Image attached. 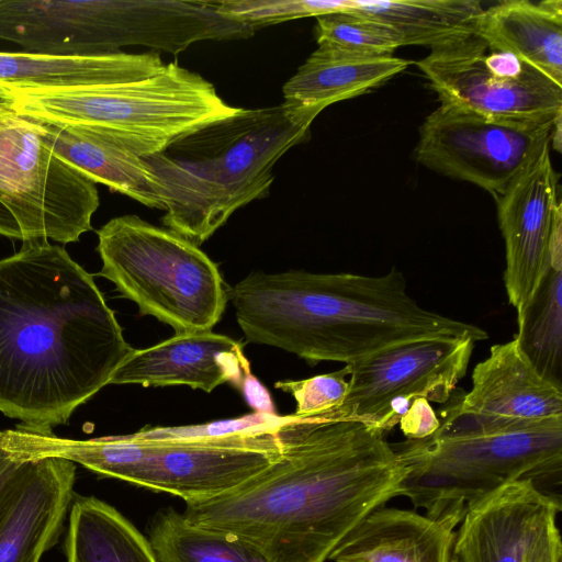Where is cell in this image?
<instances>
[{
  "mask_svg": "<svg viewBox=\"0 0 562 562\" xmlns=\"http://www.w3.org/2000/svg\"><path fill=\"white\" fill-rule=\"evenodd\" d=\"M281 456L221 495L187 503L191 524L232 533L269 562H325L370 513L400 496L407 468L384 434L330 412L282 417Z\"/></svg>",
  "mask_w": 562,
  "mask_h": 562,
  "instance_id": "cell-1",
  "label": "cell"
},
{
  "mask_svg": "<svg viewBox=\"0 0 562 562\" xmlns=\"http://www.w3.org/2000/svg\"><path fill=\"white\" fill-rule=\"evenodd\" d=\"M133 348L93 277L59 245L0 259V412L36 430L67 424Z\"/></svg>",
  "mask_w": 562,
  "mask_h": 562,
  "instance_id": "cell-2",
  "label": "cell"
},
{
  "mask_svg": "<svg viewBox=\"0 0 562 562\" xmlns=\"http://www.w3.org/2000/svg\"><path fill=\"white\" fill-rule=\"evenodd\" d=\"M229 299L248 341L283 349L311 366H350L423 339L488 337L479 326L422 307L395 268L382 276L256 271Z\"/></svg>",
  "mask_w": 562,
  "mask_h": 562,
  "instance_id": "cell-3",
  "label": "cell"
},
{
  "mask_svg": "<svg viewBox=\"0 0 562 562\" xmlns=\"http://www.w3.org/2000/svg\"><path fill=\"white\" fill-rule=\"evenodd\" d=\"M282 104L241 109L143 157L158 184L166 228L195 245L241 206L269 194L276 162L310 136Z\"/></svg>",
  "mask_w": 562,
  "mask_h": 562,
  "instance_id": "cell-4",
  "label": "cell"
},
{
  "mask_svg": "<svg viewBox=\"0 0 562 562\" xmlns=\"http://www.w3.org/2000/svg\"><path fill=\"white\" fill-rule=\"evenodd\" d=\"M282 417L216 436L168 439L121 435L76 440L19 424L1 430L0 447L20 460L65 459L190 503L231 491L273 463L281 456L277 427Z\"/></svg>",
  "mask_w": 562,
  "mask_h": 562,
  "instance_id": "cell-5",
  "label": "cell"
},
{
  "mask_svg": "<svg viewBox=\"0 0 562 562\" xmlns=\"http://www.w3.org/2000/svg\"><path fill=\"white\" fill-rule=\"evenodd\" d=\"M0 99L22 117L76 126L147 157L179 137L236 113L215 87L176 63L134 81L67 88L0 85Z\"/></svg>",
  "mask_w": 562,
  "mask_h": 562,
  "instance_id": "cell-6",
  "label": "cell"
},
{
  "mask_svg": "<svg viewBox=\"0 0 562 562\" xmlns=\"http://www.w3.org/2000/svg\"><path fill=\"white\" fill-rule=\"evenodd\" d=\"M392 447L407 468L400 496L427 516L460 522L469 505L508 482L560 473L562 418L496 432L435 434Z\"/></svg>",
  "mask_w": 562,
  "mask_h": 562,
  "instance_id": "cell-7",
  "label": "cell"
},
{
  "mask_svg": "<svg viewBox=\"0 0 562 562\" xmlns=\"http://www.w3.org/2000/svg\"><path fill=\"white\" fill-rule=\"evenodd\" d=\"M97 235L99 274L142 315L176 334L211 330L218 323L229 293L217 265L198 245L137 215L114 217Z\"/></svg>",
  "mask_w": 562,
  "mask_h": 562,
  "instance_id": "cell-8",
  "label": "cell"
},
{
  "mask_svg": "<svg viewBox=\"0 0 562 562\" xmlns=\"http://www.w3.org/2000/svg\"><path fill=\"white\" fill-rule=\"evenodd\" d=\"M95 183L57 154L43 125L11 112L0 123V235L76 243L91 231Z\"/></svg>",
  "mask_w": 562,
  "mask_h": 562,
  "instance_id": "cell-9",
  "label": "cell"
},
{
  "mask_svg": "<svg viewBox=\"0 0 562 562\" xmlns=\"http://www.w3.org/2000/svg\"><path fill=\"white\" fill-rule=\"evenodd\" d=\"M443 105L494 117L550 120L562 113V86L476 31L416 61Z\"/></svg>",
  "mask_w": 562,
  "mask_h": 562,
  "instance_id": "cell-10",
  "label": "cell"
},
{
  "mask_svg": "<svg viewBox=\"0 0 562 562\" xmlns=\"http://www.w3.org/2000/svg\"><path fill=\"white\" fill-rule=\"evenodd\" d=\"M558 115L550 120L494 117L441 104L419 127L416 159L498 196L550 145Z\"/></svg>",
  "mask_w": 562,
  "mask_h": 562,
  "instance_id": "cell-11",
  "label": "cell"
},
{
  "mask_svg": "<svg viewBox=\"0 0 562 562\" xmlns=\"http://www.w3.org/2000/svg\"><path fill=\"white\" fill-rule=\"evenodd\" d=\"M475 342L471 337L416 340L350 364L348 394L329 412L337 419L359 422L385 434L414 400L441 404L451 400Z\"/></svg>",
  "mask_w": 562,
  "mask_h": 562,
  "instance_id": "cell-12",
  "label": "cell"
},
{
  "mask_svg": "<svg viewBox=\"0 0 562 562\" xmlns=\"http://www.w3.org/2000/svg\"><path fill=\"white\" fill-rule=\"evenodd\" d=\"M471 379L468 393L452 395L436 434L496 432L562 418V389L536 370L515 337L493 345Z\"/></svg>",
  "mask_w": 562,
  "mask_h": 562,
  "instance_id": "cell-13",
  "label": "cell"
},
{
  "mask_svg": "<svg viewBox=\"0 0 562 562\" xmlns=\"http://www.w3.org/2000/svg\"><path fill=\"white\" fill-rule=\"evenodd\" d=\"M559 173L549 145L497 201L505 241L504 284L517 315L525 308L550 268L549 239L559 203Z\"/></svg>",
  "mask_w": 562,
  "mask_h": 562,
  "instance_id": "cell-14",
  "label": "cell"
},
{
  "mask_svg": "<svg viewBox=\"0 0 562 562\" xmlns=\"http://www.w3.org/2000/svg\"><path fill=\"white\" fill-rule=\"evenodd\" d=\"M560 503L530 479L508 482L469 505L456 530L452 562H525Z\"/></svg>",
  "mask_w": 562,
  "mask_h": 562,
  "instance_id": "cell-15",
  "label": "cell"
},
{
  "mask_svg": "<svg viewBox=\"0 0 562 562\" xmlns=\"http://www.w3.org/2000/svg\"><path fill=\"white\" fill-rule=\"evenodd\" d=\"M75 463L24 460L0 506V562H40L58 541L74 499Z\"/></svg>",
  "mask_w": 562,
  "mask_h": 562,
  "instance_id": "cell-16",
  "label": "cell"
},
{
  "mask_svg": "<svg viewBox=\"0 0 562 562\" xmlns=\"http://www.w3.org/2000/svg\"><path fill=\"white\" fill-rule=\"evenodd\" d=\"M251 373L244 344L212 330L176 334L145 349H133L110 384L187 385L212 392L224 383L240 387Z\"/></svg>",
  "mask_w": 562,
  "mask_h": 562,
  "instance_id": "cell-17",
  "label": "cell"
},
{
  "mask_svg": "<svg viewBox=\"0 0 562 562\" xmlns=\"http://www.w3.org/2000/svg\"><path fill=\"white\" fill-rule=\"evenodd\" d=\"M453 518L380 507L357 525L331 552L334 562H452Z\"/></svg>",
  "mask_w": 562,
  "mask_h": 562,
  "instance_id": "cell-18",
  "label": "cell"
},
{
  "mask_svg": "<svg viewBox=\"0 0 562 562\" xmlns=\"http://www.w3.org/2000/svg\"><path fill=\"white\" fill-rule=\"evenodd\" d=\"M409 64L395 56L352 58L317 47L284 83L282 105L295 123L311 127L328 105L381 86Z\"/></svg>",
  "mask_w": 562,
  "mask_h": 562,
  "instance_id": "cell-19",
  "label": "cell"
},
{
  "mask_svg": "<svg viewBox=\"0 0 562 562\" xmlns=\"http://www.w3.org/2000/svg\"><path fill=\"white\" fill-rule=\"evenodd\" d=\"M164 67L155 53L49 56L0 52V85L24 88L113 85L151 77Z\"/></svg>",
  "mask_w": 562,
  "mask_h": 562,
  "instance_id": "cell-20",
  "label": "cell"
},
{
  "mask_svg": "<svg viewBox=\"0 0 562 562\" xmlns=\"http://www.w3.org/2000/svg\"><path fill=\"white\" fill-rule=\"evenodd\" d=\"M475 31L562 86V1L507 0L484 9Z\"/></svg>",
  "mask_w": 562,
  "mask_h": 562,
  "instance_id": "cell-21",
  "label": "cell"
},
{
  "mask_svg": "<svg viewBox=\"0 0 562 562\" xmlns=\"http://www.w3.org/2000/svg\"><path fill=\"white\" fill-rule=\"evenodd\" d=\"M43 127L53 149L94 183L146 206L165 209L158 184L143 157L81 127Z\"/></svg>",
  "mask_w": 562,
  "mask_h": 562,
  "instance_id": "cell-22",
  "label": "cell"
},
{
  "mask_svg": "<svg viewBox=\"0 0 562 562\" xmlns=\"http://www.w3.org/2000/svg\"><path fill=\"white\" fill-rule=\"evenodd\" d=\"M64 553L67 562H158L149 540L94 496L74 497Z\"/></svg>",
  "mask_w": 562,
  "mask_h": 562,
  "instance_id": "cell-23",
  "label": "cell"
},
{
  "mask_svg": "<svg viewBox=\"0 0 562 562\" xmlns=\"http://www.w3.org/2000/svg\"><path fill=\"white\" fill-rule=\"evenodd\" d=\"M483 10L479 0H353L348 11L389 24L405 46L431 50L474 32Z\"/></svg>",
  "mask_w": 562,
  "mask_h": 562,
  "instance_id": "cell-24",
  "label": "cell"
},
{
  "mask_svg": "<svg viewBox=\"0 0 562 562\" xmlns=\"http://www.w3.org/2000/svg\"><path fill=\"white\" fill-rule=\"evenodd\" d=\"M148 540L158 562H269L238 537L195 526L172 508L154 519Z\"/></svg>",
  "mask_w": 562,
  "mask_h": 562,
  "instance_id": "cell-25",
  "label": "cell"
},
{
  "mask_svg": "<svg viewBox=\"0 0 562 562\" xmlns=\"http://www.w3.org/2000/svg\"><path fill=\"white\" fill-rule=\"evenodd\" d=\"M515 338L536 370L562 389V267L550 266L517 315Z\"/></svg>",
  "mask_w": 562,
  "mask_h": 562,
  "instance_id": "cell-26",
  "label": "cell"
},
{
  "mask_svg": "<svg viewBox=\"0 0 562 562\" xmlns=\"http://www.w3.org/2000/svg\"><path fill=\"white\" fill-rule=\"evenodd\" d=\"M318 47L352 58L392 57L405 46L402 35L389 24L350 11L316 18Z\"/></svg>",
  "mask_w": 562,
  "mask_h": 562,
  "instance_id": "cell-27",
  "label": "cell"
},
{
  "mask_svg": "<svg viewBox=\"0 0 562 562\" xmlns=\"http://www.w3.org/2000/svg\"><path fill=\"white\" fill-rule=\"evenodd\" d=\"M218 12L252 26H268L301 18L348 11L353 0H222Z\"/></svg>",
  "mask_w": 562,
  "mask_h": 562,
  "instance_id": "cell-28",
  "label": "cell"
},
{
  "mask_svg": "<svg viewBox=\"0 0 562 562\" xmlns=\"http://www.w3.org/2000/svg\"><path fill=\"white\" fill-rule=\"evenodd\" d=\"M350 368H344L303 380H283L276 389L286 392L296 402L295 415L308 416L326 413L339 407L349 390Z\"/></svg>",
  "mask_w": 562,
  "mask_h": 562,
  "instance_id": "cell-29",
  "label": "cell"
},
{
  "mask_svg": "<svg viewBox=\"0 0 562 562\" xmlns=\"http://www.w3.org/2000/svg\"><path fill=\"white\" fill-rule=\"evenodd\" d=\"M398 424L406 439L418 440L435 435L440 427V418L428 400L416 398L402 415Z\"/></svg>",
  "mask_w": 562,
  "mask_h": 562,
  "instance_id": "cell-30",
  "label": "cell"
},
{
  "mask_svg": "<svg viewBox=\"0 0 562 562\" xmlns=\"http://www.w3.org/2000/svg\"><path fill=\"white\" fill-rule=\"evenodd\" d=\"M525 562H562V542L557 517L547 521L536 536Z\"/></svg>",
  "mask_w": 562,
  "mask_h": 562,
  "instance_id": "cell-31",
  "label": "cell"
},
{
  "mask_svg": "<svg viewBox=\"0 0 562 562\" xmlns=\"http://www.w3.org/2000/svg\"><path fill=\"white\" fill-rule=\"evenodd\" d=\"M239 390L256 413L277 414L269 391L251 373L245 376Z\"/></svg>",
  "mask_w": 562,
  "mask_h": 562,
  "instance_id": "cell-32",
  "label": "cell"
},
{
  "mask_svg": "<svg viewBox=\"0 0 562 562\" xmlns=\"http://www.w3.org/2000/svg\"><path fill=\"white\" fill-rule=\"evenodd\" d=\"M24 461L10 456L4 450L0 453V506L11 492L20 476Z\"/></svg>",
  "mask_w": 562,
  "mask_h": 562,
  "instance_id": "cell-33",
  "label": "cell"
},
{
  "mask_svg": "<svg viewBox=\"0 0 562 562\" xmlns=\"http://www.w3.org/2000/svg\"><path fill=\"white\" fill-rule=\"evenodd\" d=\"M561 116H562V114L558 115V117L555 119L554 126L552 128L551 137H550V143L552 142L553 149H555L559 153L561 151V140H562V137H561V123H562Z\"/></svg>",
  "mask_w": 562,
  "mask_h": 562,
  "instance_id": "cell-34",
  "label": "cell"
},
{
  "mask_svg": "<svg viewBox=\"0 0 562 562\" xmlns=\"http://www.w3.org/2000/svg\"><path fill=\"white\" fill-rule=\"evenodd\" d=\"M11 112H12V110L9 106V104L5 101H3L2 99H0V123Z\"/></svg>",
  "mask_w": 562,
  "mask_h": 562,
  "instance_id": "cell-35",
  "label": "cell"
},
{
  "mask_svg": "<svg viewBox=\"0 0 562 562\" xmlns=\"http://www.w3.org/2000/svg\"><path fill=\"white\" fill-rule=\"evenodd\" d=\"M2 449L0 448V453H1Z\"/></svg>",
  "mask_w": 562,
  "mask_h": 562,
  "instance_id": "cell-36",
  "label": "cell"
}]
</instances>
